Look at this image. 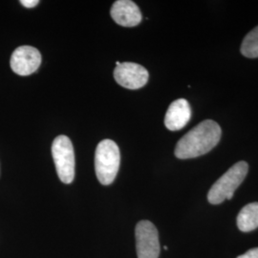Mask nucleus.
<instances>
[{
  "label": "nucleus",
  "mask_w": 258,
  "mask_h": 258,
  "mask_svg": "<svg viewBox=\"0 0 258 258\" xmlns=\"http://www.w3.org/2000/svg\"><path fill=\"white\" fill-rule=\"evenodd\" d=\"M221 136V127L216 121L203 120L179 140L174 154L181 160L202 156L218 145Z\"/></svg>",
  "instance_id": "f257e3e1"
},
{
  "label": "nucleus",
  "mask_w": 258,
  "mask_h": 258,
  "mask_svg": "<svg viewBox=\"0 0 258 258\" xmlns=\"http://www.w3.org/2000/svg\"><path fill=\"white\" fill-rule=\"evenodd\" d=\"M120 163V149L117 144L108 139L100 142L95 152V170L101 184L109 185L114 182Z\"/></svg>",
  "instance_id": "f03ea898"
},
{
  "label": "nucleus",
  "mask_w": 258,
  "mask_h": 258,
  "mask_svg": "<svg viewBox=\"0 0 258 258\" xmlns=\"http://www.w3.org/2000/svg\"><path fill=\"white\" fill-rule=\"evenodd\" d=\"M248 171V163L241 161L234 164L227 172H225L212 184L208 194L209 202L212 205H219L227 199L231 200L235 190L246 178Z\"/></svg>",
  "instance_id": "7ed1b4c3"
},
{
  "label": "nucleus",
  "mask_w": 258,
  "mask_h": 258,
  "mask_svg": "<svg viewBox=\"0 0 258 258\" xmlns=\"http://www.w3.org/2000/svg\"><path fill=\"white\" fill-rule=\"evenodd\" d=\"M52 155L60 181L71 184L75 178V153L70 139L64 135L57 136L52 145Z\"/></svg>",
  "instance_id": "20e7f679"
},
{
  "label": "nucleus",
  "mask_w": 258,
  "mask_h": 258,
  "mask_svg": "<svg viewBox=\"0 0 258 258\" xmlns=\"http://www.w3.org/2000/svg\"><path fill=\"white\" fill-rule=\"evenodd\" d=\"M138 258H158L160 242L156 227L148 220L139 222L135 229Z\"/></svg>",
  "instance_id": "39448f33"
},
{
  "label": "nucleus",
  "mask_w": 258,
  "mask_h": 258,
  "mask_svg": "<svg viewBox=\"0 0 258 258\" xmlns=\"http://www.w3.org/2000/svg\"><path fill=\"white\" fill-rule=\"evenodd\" d=\"M114 78L120 86L136 90L148 83L149 74L148 70L142 65L133 62H120L114 70Z\"/></svg>",
  "instance_id": "423d86ee"
},
{
  "label": "nucleus",
  "mask_w": 258,
  "mask_h": 258,
  "mask_svg": "<svg viewBox=\"0 0 258 258\" xmlns=\"http://www.w3.org/2000/svg\"><path fill=\"white\" fill-rule=\"evenodd\" d=\"M41 63V55L37 48L20 46L11 56L12 70L19 76H29L37 71Z\"/></svg>",
  "instance_id": "0eeeda50"
},
{
  "label": "nucleus",
  "mask_w": 258,
  "mask_h": 258,
  "mask_svg": "<svg viewBox=\"0 0 258 258\" xmlns=\"http://www.w3.org/2000/svg\"><path fill=\"white\" fill-rule=\"evenodd\" d=\"M110 15L117 24L123 27H134L142 21L140 8L137 4L130 0H118L114 2Z\"/></svg>",
  "instance_id": "6e6552de"
},
{
  "label": "nucleus",
  "mask_w": 258,
  "mask_h": 258,
  "mask_svg": "<svg viewBox=\"0 0 258 258\" xmlns=\"http://www.w3.org/2000/svg\"><path fill=\"white\" fill-rule=\"evenodd\" d=\"M191 118V108L184 99L176 100L169 105L165 117V125L170 131L184 128Z\"/></svg>",
  "instance_id": "1a4fd4ad"
},
{
  "label": "nucleus",
  "mask_w": 258,
  "mask_h": 258,
  "mask_svg": "<svg viewBox=\"0 0 258 258\" xmlns=\"http://www.w3.org/2000/svg\"><path fill=\"white\" fill-rule=\"evenodd\" d=\"M237 227L243 232L254 231L258 228V202L246 205L237 216Z\"/></svg>",
  "instance_id": "9d476101"
},
{
  "label": "nucleus",
  "mask_w": 258,
  "mask_h": 258,
  "mask_svg": "<svg viewBox=\"0 0 258 258\" xmlns=\"http://www.w3.org/2000/svg\"><path fill=\"white\" fill-rule=\"evenodd\" d=\"M240 52L244 56L249 58L258 57V26L252 29L244 37L240 47Z\"/></svg>",
  "instance_id": "9b49d317"
},
{
  "label": "nucleus",
  "mask_w": 258,
  "mask_h": 258,
  "mask_svg": "<svg viewBox=\"0 0 258 258\" xmlns=\"http://www.w3.org/2000/svg\"><path fill=\"white\" fill-rule=\"evenodd\" d=\"M237 258H258V248L249 249L246 253L240 255Z\"/></svg>",
  "instance_id": "f8f14e48"
},
{
  "label": "nucleus",
  "mask_w": 258,
  "mask_h": 258,
  "mask_svg": "<svg viewBox=\"0 0 258 258\" xmlns=\"http://www.w3.org/2000/svg\"><path fill=\"white\" fill-rule=\"evenodd\" d=\"M39 3L38 0H21L20 4H22L26 8H34Z\"/></svg>",
  "instance_id": "ddd939ff"
}]
</instances>
